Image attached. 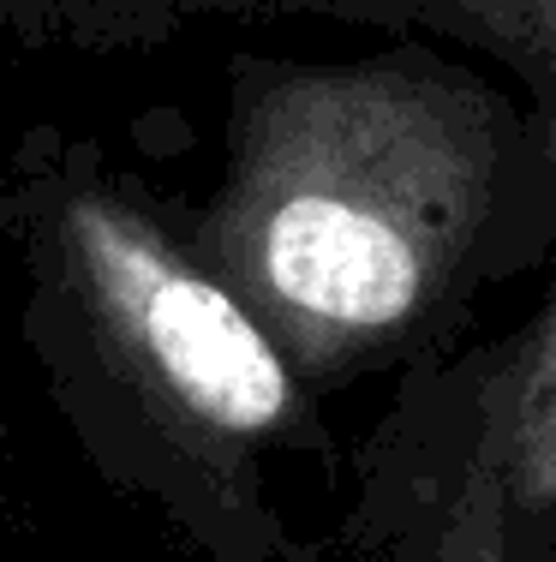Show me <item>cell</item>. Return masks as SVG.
<instances>
[{
  "mask_svg": "<svg viewBox=\"0 0 556 562\" xmlns=\"http://www.w3.org/2000/svg\"><path fill=\"white\" fill-rule=\"evenodd\" d=\"M502 527H509V497H502V479L491 467V454H473V479L461 491L455 515H449L443 551L436 562H509L502 551Z\"/></svg>",
  "mask_w": 556,
  "mask_h": 562,
  "instance_id": "obj_4",
  "label": "cell"
},
{
  "mask_svg": "<svg viewBox=\"0 0 556 562\" xmlns=\"http://www.w3.org/2000/svg\"><path fill=\"white\" fill-rule=\"evenodd\" d=\"M473 7L485 12V24L502 43L556 66V0H473Z\"/></svg>",
  "mask_w": 556,
  "mask_h": 562,
  "instance_id": "obj_5",
  "label": "cell"
},
{
  "mask_svg": "<svg viewBox=\"0 0 556 562\" xmlns=\"http://www.w3.org/2000/svg\"><path fill=\"white\" fill-rule=\"evenodd\" d=\"M502 497L521 515H545L556 508V300L538 317L533 341H526L514 383L502 390V419L485 431Z\"/></svg>",
  "mask_w": 556,
  "mask_h": 562,
  "instance_id": "obj_3",
  "label": "cell"
},
{
  "mask_svg": "<svg viewBox=\"0 0 556 562\" xmlns=\"http://www.w3.org/2000/svg\"><path fill=\"white\" fill-rule=\"evenodd\" d=\"M84 251L97 281L121 305L126 329L192 413L234 437L275 431L287 419L294 407L287 366L228 288L185 270L156 239H138L109 216L84 222Z\"/></svg>",
  "mask_w": 556,
  "mask_h": 562,
  "instance_id": "obj_2",
  "label": "cell"
},
{
  "mask_svg": "<svg viewBox=\"0 0 556 562\" xmlns=\"http://www.w3.org/2000/svg\"><path fill=\"white\" fill-rule=\"evenodd\" d=\"M497 180L473 85L324 78L270 126L251 198V276L311 347L407 329L467 258Z\"/></svg>",
  "mask_w": 556,
  "mask_h": 562,
  "instance_id": "obj_1",
  "label": "cell"
}]
</instances>
